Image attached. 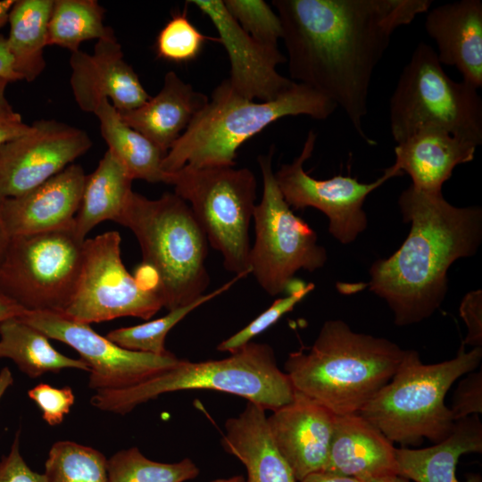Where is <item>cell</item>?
I'll return each instance as SVG.
<instances>
[{
    "label": "cell",
    "mask_w": 482,
    "mask_h": 482,
    "mask_svg": "<svg viewBox=\"0 0 482 482\" xmlns=\"http://www.w3.org/2000/svg\"><path fill=\"white\" fill-rule=\"evenodd\" d=\"M430 0H274L292 80L341 107L360 137L374 70L394 32Z\"/></svg>",
    "instance_id": "cell-1"
},
{
    "label": "cell",
    "mask_w": 482,
    "mask_h": 482,
    "mask_svg": "<svg viewBox=\"0 0 482 482\" xmlns=\"http://www.w3.org/2000/svg\"><path fill=\"white\" fill-rule=\"evenodd\" d=\"M398 205L411 230L401 247L373 262L370 290L384 299L400 327L429 318L443 303L447 271L460 258L477 253L482 242V209L456 207L442 192L428 193L411 185Z\"/></svg>",
    "instance_id": "cell-2"
},
{
    "label": "cell",
    "mask_w": 482,
    "mask_h": 482,
    "mask_svg": "<svg viewBox=\"0 0 482 482\" xmlns=\"http://www.w3.org/2000/svg\"><path fill=\"white\" fill-rule=\"evenodd\" d=\"M404 352L386 338L329 320L311 347L288 355L285 373L295 391L334 415L359 413L391 379Z\"/></svg>",
    "instance_id": "cell-3"
},
{
    "label": "cell",
    "mask_w": 482,
    "mask_h": 482,
    "mask_svg": "<svg viewBox=\"0 0 482 482\" xmlns=\"http://www.w3.org/2000/svg\"><path fill=\"white\" fill-rule=\"evenodd\" d=\"M337 108L329 98L296 82L276 99L254 102L237 94L227 79L167 152L162 170L235 166L237 149L272 122L295 115L326 120Z\"/></svg>",
    "instance_id": "cell-4"
},
{
    "label": "cell",
    "mask_w": 482,
    "mask_h": 482,
    "mask_svg": "<svg viewBox=\"0 0 482 482\" xmlns=\"http://www.w3.org/2000/svg\"><path fill=\"white\" fill-rule=\"evenodd\" d=\"M115 222L135 235L163 307L170 311L204 295L209 243L187 202L171 193L148 199L133 191Z\"/></svg>",
    "instance_id": "cell-5"
},
{
    "label": "cell",
    "mask_w": 482,
    "mask_h": 482,
    "mask_svg": "<svg viewBox=\"0 0 482 482\" xmlns=\"http://www.w3.org/2000/svg\"><path fill=\"white\" fill-rule=\"evenodd\" d=\"M205 389L235 395L265 411L290 403L295 389L267 344L250 342L227 358L204 362L180 360L175 366L134 386L100 390L90 398L96 409L124 415L159 395Z\"/></svg>",
    "instance_id": "cell-6"
},
{
    "label": "cell",
    "mask_w": 482,
    "mask_h": 482,
    "mask_svg": "<svg viewBox=\"0 0 482 482\" xmlns=\"http://www.w3.org/2000/svg\"><path fill=\"white\" fill-rule=\"evenodd\" d=\"M482 347L465 351L461 343L450 360L425 364L415 350H405L391 379L362 408L359 414L393 444L420 445L438 443L453 428L445 395L461 377L476 370Z\"/></svg>",
    "instance_id": "cell-7"
},
{
    "label": "cell",
    "mask_w": 482,
    "mask_h": 482,
    "mask_svg": "<svg viewBox=\"0 0 482 482\" xmlns=\"http://www.w3.org/2000/svg\"><path fill=\"white\" fill-rule=\"evenodd\" d=\"M396 144L424 128H438L482 144V99L478 89L452 79L436 52L420 42L403 67L389 104Z\"/></svg>",
    "instance_id": "cell-8"
},
{
    "label": "cell",
    "mask_w": 482,
    "mask_h": 482,
    "mask_svg": "<svg viewBox=\"0 0 482 482\" xmlns=\"http://www.w3.org/2000/svg\"><path fill=\"white\" fill-rule=\"evenodd\" d=\"M166 184L189 204L208 243L222 254L224 268L249 275V229L257 190L253 173L234 166L185 165L168 173Z\"/></svg>",
    "instance_id": "cell-9"
},
{
    "label": "cell",
    "mask_w": 482,
    "mask_h": 482,
    "mask_svg": "<svg viewBox=\"0 0 482 482\" xmlns=\"http://www.w3.org/2000/svg\"><path fill=\"white\" fill-rule=\"evenodd\" d=\"M84 241L73 229L11 237L0 292L27 312L62 313L78 283Z\"/></svg>",
    "instance_id": "cell-10"
},
{
    "label": "cell",
    "mask_w": 482,
    "mask_h": 482,
    "mask_svg": "<svg viewBox=\"0 0 482 482\" xmlns=\"http://www.w3.org/2000/svg\"><path fill=\"white\" fill-rule=\"evenodd\" d=\"M273 152L270 147L258 157L263 191L253 212L255 239L249 253L250 274L270 295L286 290L298 270L312 272L328 259L316 232L285 201L272 169Z\"/></svg>",
    "instance_id": "cell-11"
},
{
    "label": "cell",
    "mask_w": 482,
    "mask_h": 482,
    "mask_svg": "<svg viewBox=\"0 0 482 482\" xmlns=\"http://www.w3.org/2000/svg\"><path fill=\"white\" fill-rule=\"evenodd\" d=\"M120 242L114 230L85 239L78 283L62 314L90 324L120 317L148 320L163 307L160 295L124 266Z\"/></svg>",
    "instance_id": "cell-12"
},
{
    "label": "cell",
    "mask_w": 482,
    "mask_h": 482,
    "mask_svg": "<svg viewBox=\"0 0 482 482\" xmlns=\"http://www.w3.org/2000/svg\"><path fill=\"white\" fill-rule=\"evenodd\" d=\"M19 318L49 339L73 348L88 366V387L96 391L134 386L180 361L170 352L159 355L124 349L99 335L89 324L76 321L61 312H25Z\"/></svg>",
    "instance_id": "cell-13"
},
{
    "label": "cell",
    "mask_w": 482,
    "mask_h": 482,
    "mask_svg": "<svg viewBox=\"0 0 482 482\" xmlns=\"http://www.w3.org/2000/svg\"><path fill=\"white\" fill-rule=\"evenodd\" d=\"M317 135L311 130L300 154L291 163L282 164L274 173L279 190L290 207H313L328 219V231L340 243L350 244L363 232L368 224L363 210L366 197L389 179L399 176L392 166L370 183L356 178L337 175L328 179L311 177L303 169L312 155Z\"/></svg>",
    "instance_id": "cell-14"
},
{
    "label": "cell",
    "mask_w": 482,
    "mask_h": 482,
    "mask_svg": "<svg viewBox=\"0 0 482 482\" xmlns=\"http://www.w3.org/2000/svg\"><path fill=\"white\" fill-rule=\"evenodd\" d=\"M91 146L83 129L54 119L36 120L27 133L0 145V194L7 198L29 192Z\"/></svg>",
    "instance_id": "cell-15"
},
{
    "label": "cell",
    "mask_w": 482,
    "mask_h": 482,
    "mask_svg": "<svg viewBox=\"0 0 482 482\" xmlns=\"http://www.w3.org/2000/svg\"><path fill=\"white\" fill-rule=\"evenodd\" d=\"M206 15L219 33V42L230 62L232 88L240 96L262 102L276 99L288 90L295 81L277 71L287 62L278 47L260 44L245 33L230 16L221 0H191Z\"/></svg>",
    "instance_id": "cell-16"
},
{
    "label": "cell",
    "mask_w": 482,
    "mask_h": 482,
    "mask_svg": "<svg viewBox=\"0 0 482 482\" xmlns=\"http://www.w3.org/2000/svg\"><path fill=\"white\" fill-rule=\"evenodd\" d=\"M69 62L72 95L83 112L94 113L104 99L118 112L130 111L151 97L115 36L97 40L92 54L71 53Z\"/></svg>",
    "instance_id": "cell-17"
},
{
    "label": "cell",
    "mask_w": 482,
    "mask_h": 482,
    "mask_svg": "<svg viewBox=\"0 0 482 482\" xmlns=\"http://www.w3.org/2000/svg\"><path fill=\"white\" fill-rule=\"evenodd\" d=\"M334 419L327 408L295 390L290 403L267 417L273 443L297 482L325 470Z\"/></svg>",
    "instance_id": "cell-18"
},
{
    "label": "cell",
    "mask_w": 482,
    "mask_h": 482,
    "mask_svg": "<svg viewBox=\"0 0 482 482\" xmlns=\"http://www.w3.org/2000/svg\"><path fill=\"white\" fill-rule=\"evenodd\" d=\"M87 174L72 163L27 193L5 197L3 213L11 237L73 229Z\"/></svg>",
    "instance_id": "cell-19"
},
{
    "label": "cell",
    "mask_w": 482,
    "mask_h": 482,
    "mask_svg": "<svg viewBox=\"0 0 482 482\" xmlns=\"http://www.w3.org/2000/svg\"><path fill=\"white\" fill-rule=\"evenodd\" d=\"M428 35L437 46L441 64L454 66L462 81L482 87V1L461 0L428 11Z\"/></svg>",
    "instance_id": "cell-20"
},
{
    "label": "cell",
    "mask_w": 482,
    "mask_h": 482,
    "mask_svg": "<svg viewBox=\"0 0 482 482\" xmlns=\"http://www.w3.org/2000/svg\"><path fill=\"white\" fill-rule=\"evenodd\" d=\"M324 470L360 482L398 475L396 448L359 413L335 415Z\"/></svg>",
    "instance_id": "cell-21"
},
{
    "label": "cell",
    "mask_w": 482,
    "mask_h": 482,
    "mask_svg": "<svg viewBox=\"0 0 482 482\" xmlns=\"http://www.w3.org/2000/svg\"><path fill=\"white\" fill-rule=\"evenodd\" d=\"M478 145L438 128H424L412 133L395 148L393 169L407 173L415 188L442 192L454 168L474 159Z\"/></svg>",
    "instance_id": "cell-22"
},
{
    "label": "cell",
    "mask_w": 482,
    "mask_h": 482,
    "mask_svg": "<svg viewBox=\"0 0 482 482\" xmlns=\"http://www.w3.org/2000/svg\"><path fill=\"white\" fill-rule=\"evenodd\" d=\"M208 100L174 71H168L157 95L136 109L119 113L127 125L167 154Z\"/></svg>",
    "instance_id": "cell-23"
},
{
    "label": "cell",
    "mask_w": 482,
    "mask_h": 482,
    "mask_svg": "<svg viewBox=\"0 0 482 482\" xmlns=\"http://www.w3.org/2000/svg\"><path fill=\"white\" fill-rule=\"evenodd\" d=\"M221 445L245 467V482H297L273 443L265 410L253 402L226 420Z\"/></svg>",
    "instance_id": "cell-24"
},
{
    "label": "cell",
    "mask_w": 482,
    "mask_h": 482,
    "mask_svg": "<svg viewBox=\"0 0 482 482\" xmlns=\"http://www.w3.org/2000/svg\"><path fill=\"white\" fill-rule=\"evenodd\" d=\"M482 452V422L471 415L454 422L451 433L436 445L422 449L396 448L398 475L415 482H482L479 474L465 481L456 477L462 454Z\"/></svg>",
    "instance_id": "cell-25"
},
{
    "label": "cell",
    "mask_w": 482,
    "mask_h": 482,
    "mask_svg": "<svg viewBox=\"0 0 482 482\" xmlns=\"http://www.w3.org/2000/svg\"><path fill=\"white\" fill-rule=\"evenodd\" d=\"M133 179L107 150L96 170L87 175L73 230L81 240L99 223L116 221L132 194Z\"/></svg>",
    "instance_id": "cell-26"
},
{
    "label": "cell",
    "mask_w": 482,
    "mask_h": 482,
    "mask_svg": "<svg viewBox=\"0 0 482 482\" xmlns=\"http://www.w3.org/2000/svg\"><path fill=\"white\" fill-rule=\"evenodd\" d=\"M94 114L100 123L108 149L129 176L149 183H166L162 167L166 154L140 132L127 125L109 100L104 99Z\"/></svg>",
    "instance_id": "cell-27"
},
{
    "label": "cell",
    "mask_w": 482,
    "mask_h": 482,
    "mask_svg": "<svg viewBox=\"0 0 482 482\" xmlns=\"http://www.w3.org/2000/svg\"><path fill=\"white\" fill-rule=\"evenodd\" d=\"M53 4L54 0H15L11 10L7 46L21 80L34 81L46 66L44 49Z\"/></svg>",
    "instance_id": "cell-28"
},
{
    "label": "cell",
    "mask_w": 482,
    "mask_h": 482,
    "mask_svg": "<svg viewBox=\"0 0 482 482\" xmlns=\"http://www.w3.org/2000/svg\"><path fill=\"white\" fill-rule=\"evenodd\" d=\"M0 358L10 359L29 378L64 369L89 372L81 359L68 357L58 352L40 330L19 317L0 323Z\"/></svg>",
    "instance_id": "cell-29"
},
{
    "label": "cell",
    "mask_w": 482,
    "mask_h": 482,
    "mask_svg": "<svg viewBox=\"0 0 482 482\" xmlns=\"http://www.w3.org/2000/svg\"><path fill=\"white\" fill-rule=\"evenodd\" d=\"M105 9L96 0H54L48 23L47 46H56L71 53L87 40L114 37L104 24Z\"/></svg>",
    "instance_id": "cell-30"
},
{
    "label": "cell",
    "mask_w": 482,
    "mask_h": 482,
    "mask_svg": "<svg viewBox=\"0 0 482 482\" xmlns=\"http://www.w3.org/2000/svg\"><path fill=\"white\" fill-rule=\"evenodd\" d=\"M243 278H245L243 275H235L231 280L219 288L204 294L187 305L170 310L166 315L154 320L113 329L108 332L106 337L127 350L159 355L167 353L169 351L165 349L164 342L170 330L192 311L221 295Z\"/></svg>",
    "instance_id": "cell-31"
},
{
    "label": "cell",
    "mask_w": 482,
    "mask_h": 482,
    "mask_svg": "<svg viewBox=\"0 0 482 482\" xmlns=\"http://www.w3.org/2000/svg\"><path fill=\"white\" fill-rule=\"evenodd\" d=\"M199 468L189 458L178 462H159L130 447L107 459L108 482H186L199 475Z\"/></svg>",
    "instance_id": "cell-32"
},
{
    "label": "cell",
    "mask_w": 482,
    "mask_h": 482,
    "mask_svg": "<svg viewBox=\"0 0 482 482\" xmlns=\"http://www.w3.org/2000/svg\"><path fill=\"white\" fill-rule=\"evenodd\" d=\"M46 482H108L107 459L98 450L72 441H58L45 463Z\"/></svg>",
    "instance_id": "cell-33"
},
{
    "label": "cell",
    "mask_w": 482,
    "mask_h": 482,
    "mask_svg": "<svg viewBox=\"0 0 482 482\" xmlns=\"http://www.w3.org/2000/svg\"><path fill=\"white\" fill-rule=\"evenodd\" d=\"M211 39L188 20L185 12L177 13L158 33L155 52L159 58L167 62L185 63L195 60L204 43Z\"/></svg>",
    "instance_id": "cell-34"
},
{
    "label": "cell",
    "mask_w": 482,
    "mask_h": 482,
    "mask_svg": "<svg viewBox=\"0 0 482 482\" xmlns=\"http://www.w3.org/2000/svg\"><path fill=\"white\" fill-rule=\"evenodd\" d=\"M225 8L241 29L262 45L278 47L282 25L276 12L263 0H224Z\"/></svg>",
    "instance_id": "cell-35"
},
{
    "label": "cell",
    "mask_w": 482,
    "mask_h": 482,
    "mask_svg": "<svg viewBox=\"0 0 482 482\" xmlns=\"http://www.w3.org/2000/svg\"><path fill=\"white\" fill-rule=\"evenodd\" d=\"M313 283L293 279L287 286L288 295L276 299L271 305L252 320L245 328L223 340L218 346L220 352L229 353L238 350L276 323L284 314L291 312L310 292L314 289Z\"/></svg>",
    "instance_id": "cell-36"
},
{
    "label": "cell",
    "mask_w": 482,
    "mask_h": 482,
    "mask_svg": "<svg viewBox=\"0 0 482 482\" xmlns=\"http://www.w3.org/2000/svg\"><path fill=\"white\" fill-rule=\"evenodd\" d=\"M28 395L37 405L43 420L50 426L61 424L75 402L74 393L70 386L58 388L42 382L29 389Z\"/></svg>",
    "instance_id": "cell-37"
},
{
    "label": "cell",
    "mask_w": 482,
    "mask_h": 482,
    "mask_svg": "<svg viewBox=\"0 0 482 482\" xmlns=\"http://www.w3.org/2000/svg\"><path fill=\"white\" fill-rule=\"evenodd\" d=\"M464 376L458 383L449 407L454 421L482 413V370Z\"/></svg>",
    "instance_id": "cell-38"
},
{
    "label": "cell",
    "mask_w": 482,
    "mask_h": 482,
    "mask_svg": "<svg viewBox=\"0 0 482 482\" xmlns=\"http://www.w3.org/2000/svg\"><path fill=\"white\" fill-rule=\"evenodd\" d=\"M0 482H46L44 474L31 470L23 459L20 450V431L8 453L0 459Z\"/></svg>",
    "instance_id": "cell-39"
},
{
    "label": "cell",
    "mask_w": 482,
    "mask_h": 482,
    "mask_svg": "<svg viewBox=\"0 0 482 482\" xmlns=\"http://www.w3.org/2000/svg\"><path fill=\"white\" fill-rule=\"evenodd\" d=\"M460 315L468 329L464 345L482 347V290L470 291L460 305Z\"/></svg>",
    "instance_id": "cell-40"
},
{
    "label": "cell",
    "mask_w": 482,
    "mask_h": 482,
    "mask_svg": "<svg viewBox=\"0 0 482 482\" xmlns=\"http://www.w3.org/2000/svg\"><path fill=\"white\" fill-rule=\"evenodd\" d=\"M30 126L25 123L21 114L13 109L0 112V145L24 135Z\"/></svg>",
    "instance_id": "cell-41"
},
{
    "label": "cell",
    "mask_w": 482,
    "mask_h": 482,
    "mask_svg": "<svg viewBox=\"0 0 482 482\" xmlns=\"http://www.w3.org/2000/svg\"><path fill=\"white\" fill-rule=\"evenodd\" d=\"M0 79L14 82L21 80L20 75L15 71L13 59L7 46V39L0 34Z\"/></svg>",
    "instance_id": "cell-42"
},
{
    "label": "cell",
    "mask_w": 482,
    "mask_h": 482,
    "mask_svg": "<svg viewBox=\"0 0 482 482\" xmlns=\"http://www.w3.org/2000/svg\"><path fill=\"white\" fill-rule=\"evenodd\" d=\"M25 312L27 311L0 292V323L10 318L20 317Z\"/></svg>",
    "instance_id": "cell-43"
},
{
    "label": "cell",
    "mask_w": 482,
    "mask_h": 482,
    "mask_svg": "<svg viewBox=\"0 0 482 482\" xmlns=\"http://www.w3.org/2000/svg\"><path fill=\"white\" fill-rule=\"evenodd\" d=\"M298 482H360V481L353 478L322 470V471H319V472H315L311 475H308L307 477H305L304 478H303L302 480Z\"/></svg>",
    "instance_id": "cell-44"
},
{
    "label": "cell",
    "mask_w": 482,
    "mask_h": 482,
    "mask_svg": "<svg viewBox=\"0 0 482 482\" xmlns=\"http://www.w3.org/2000/svg\"><path fill=\"white\" fill-rule=\"evenodd\" d=\"M5 197L0 194V263L7 250L11 236L8 233L3 213V204Z\"/></svg>",
    "instance_id": "cell-45"
},
{
    "label": "cell",
    "mask_w": 482,
    "mask_h": 482,
    "mask_svg": "<svg viewBox=\"0 0 482 482\" xmlns=\"http://www.w3.org/2000/svg\"><path fill=\"white\" fill-rule=\"evenodd\" d=\"M13 384L12 373L8 367L0 370V400L7 389Z\"/></svg>",
    "instance_id": "cell-46"
},
{
    "label": "cell",
    "mask_w": 482,
    "mask_h": 482,
    "mask_svg": "<svg viewBox=\"0 0 482 482\" xmlns=\"http://www.w3.org/2000/svg\"><path fill=\"white\" fill-rule=\"evenodd\" d=\"M14 2L15 0H0V29L8 23Z\"/></svg>",
    "instance_id": "cell-47"
},
{
    "label": "cell",
    "mask_w": 482,
    "mask_h": 482,
    "mask_svg": "<svg viewBox=\"0 0 482 482\" xmlns=\"http://www.w3.org/2000/svg\"><path fill=\"white\" fill-rule=\"evenodd\" d=\"M9 83L10 82L6 79H0V112L13 109L8 102L5 95L6 87Z\"/></svg>",
    "instance_id": "cell-48"
},
{
    "label": "cell",
    "mask_w": 482,
    "mask_h": 482,
    "mask_svg": "<svg viewBox=\"0 0 482 482\" xmlns=\"http://www.w3.org/2000/svg\"><path fill=\"white\" fill-rule=\"evenodd\" d=\"M370 482H410V480L400 475H392V476H387L381 478L374 479Z\"/></svg>",
    "instance_id": "cell-49"
},
{
    "label": "cell",
    "mask_w": 482,
    "mask_h": 482,
    "mask_svg": "<svg viewBox=\"0 0 482 482\" xmlns=\"http://www.w3.org/2000/svg\"><path fill=\"white\" fill-rule=\"evenodd\" d=\"M211 482H245V478L242 476H232L230 478H217Z\"/></svg>",
    "instance_id": "cell-50"
}]
</instances>
